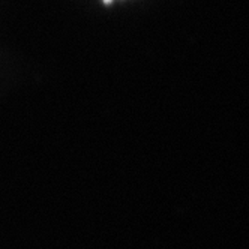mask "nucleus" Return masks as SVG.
I'll return each mask as SVG.
<instances>
[{"instance_id":"1","label":"nucleus","mask_w":249,"mask_h":249,"mask_svg":"<svg viewBox=\"0 0 249 249\" xmlns=\"http://www.w3.org/2000/svg\"><path fill=\"white\" fill-rule=\"evenodd\" d=\"M107 2H110V0H107Z\"/></svg>"}]
</instances>
